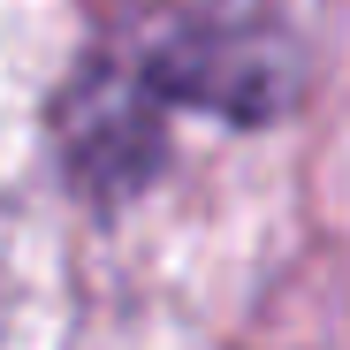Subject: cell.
Returning a JSON list of instances; mask_svg holds the SVG:
<instances>
[{
	"label": "cell",
	"mask_w": 350,
	"mask_h": 350,
	"mask_svg": "<svg viewBox=\"0 0 350 350\" xmlns=\"http://www.w3.org/2000/svg\"><path fill=\"white\" fill-rule=\"evenodd\" d=\"M137 84L145 99H183V107L228 114V122H259L289 92V62L259 31H175Z\"/></svg>",
	"instance_id": "cell-1"
}]
</instances>
